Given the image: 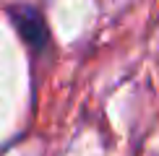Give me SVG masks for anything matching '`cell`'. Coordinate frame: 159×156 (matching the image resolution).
<instances>
[{"instance_id":"cell-1","label":"cell","mask_w":159,"mask_h":156,"mask_svg":"<svg viewBox=\"0 0 159 156\" xmlns=\"http://www.w3.org/2000/svg\"><path fill=\"white\" fill-rule=\"evenodd\" d=\"M11 16H13V24L21 29V34L29 39L31 44L42 47L44 39H47V31H44V24H42V18H39V13L34 8H13Z\"/></svg>"}]
</instances>
